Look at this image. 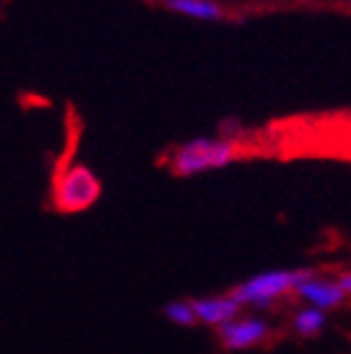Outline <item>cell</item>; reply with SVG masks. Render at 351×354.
I'll return each mask as SVG.
<instances>
[{
	"label": "cell",
	"mask_w": 351,
	"mask_h": 354,
	"mask_svg": "<svg viewBox=\"0 0 351 354\" xmlns=\"http://www.w3.org/2000/svg\"><path fill=\"white\" fill-rule=\"evenodd\" d=\"M241 156L236 141L231 138H193L176 149L171 156V171L176 176H196L206 171L226 169Z\"/></svg>",
	"instance_id": "1"
},
{
	"label": "cell",
	"mask_w": 351,
	"mask_h": 354,
	"mask_svg": "<svg viewBox=\"0 0 351 354\" xmlns=\"http://www.w3.org/2000/svg\"><path fill=\"white\" fill-rule=\"evenodd\" d=\"M311 272L314 269H271V272H261L236 284L229 294L241 307L263 309L274 304L276 299H281L284 294L294 292L298 281H304Z\"/></svg>",
	"instance_id": "2"
},
{
	"label": "cell",
	"mask_w": 351,
	"mask_h": 354,
	"mask_svg": "<svg viewBox=\"0 0 351 354\" xmlns=\"http://www.w3.org/2000/svg\"><path fill=\"white\" fill-rule=\"evenodd\" d=\"M101 196V181L86 166H70L61 174L55 184V206L61 212H86Z\"/></svg>",
	"instance_id": "3"
},
{
	"label": "cell",
	"mask_w": 351,
	"mask_h": 354,
	"mask_svg": "<svg viewBox=\"0 0 351 354\" xmlns=\"http://www.w3.org/2000/svg\"><path fill=\"white\" fill-rule=\"evenodd\" d=\"M218 329V339L226 349L231 352H241V349H251L258 347L263 342L269 339V322L261 319V317H234V319L223 322Z\"/></svg>",
	"instance_id": "4"
},
{
	"label": "cell",
	"mask_w": 351,
	"mask_h": 354,
	"mask_svg": "<svg viewBox=\"0 0 351 354\" xmlns=\"http://www.w3.org/2000/svg\"><path fill=\"white\" fill-rule=\"evenodd\" d=\"M294 294L301 297L309 307H316V309H321V312L339 309L346 301V297H349V294L341 289L336 277L321 274V272H316V269H314L304 281H298Z\"/></svg>",
	"instance_id": "5"
},
{
	"label": "cell",
	"mask_w": 351,
	"mask_h": 354,
	"mask_svg": "<svg viewBox=\"0 0 351 354\" xmlns=\"http://www.w3.org/2000/svg\"><path fill=\"white\" fill-rule=\"evenodd\" d=\"M191 307L196 314V322L209 324V327H221L223 322L234 319L241 314L238 304L231 294H218V297H201V299H191Z\"/></svg>",
	"instance_id": "6"
},
{
	"label": "cell",
	"mask_w": 351,
	"mask_h": 354,
	"mask_svg": "<svg viewBox=\"0 0 351 354\" xmlns=\"http://www.w3.org/2000/svg\"><path fill=\"white\" fill-rule=\"evenodd\" d=\"M163 6L178 15L193 18V21L216 23L223 18V8L216 0H163Z\"/></svg>",
	"instance_id": "7"
},
{
	"label": "cell",
	"mask_w": 351,
	"mask_h": 354,
	"mask_svg": "<svg viewBox=\"0 0 351 354\" xmlns=\"http://www.w3.org/2000/svg\"><path fill=\"white\" fill-rule=\"evenodd\" d=\"M326 327V312H321V309L316 307H309L306 304L304 309H298L296 314H294V332L298 334V337H316V334H321V329Z\"/></svg>",
	"instance_id": "8"
},
{
	"label": "cell",
	"mask_w": 351,
	"mask_h": 354,
	"mask_svg": "<svg viewBox=\"0 0 351 354\" xmlns=\"http://www.w3.org/2000/svg\"><path fill=\"white\" fill-rule=\"evenodd\" d=\"M163 314H166V319H169L171 324H178V327H193V324H198L193 307H191V301H186V299H176V301H171V304H166Z\"/></svg>",
	"instance_id": "9"
}]
</instances>
